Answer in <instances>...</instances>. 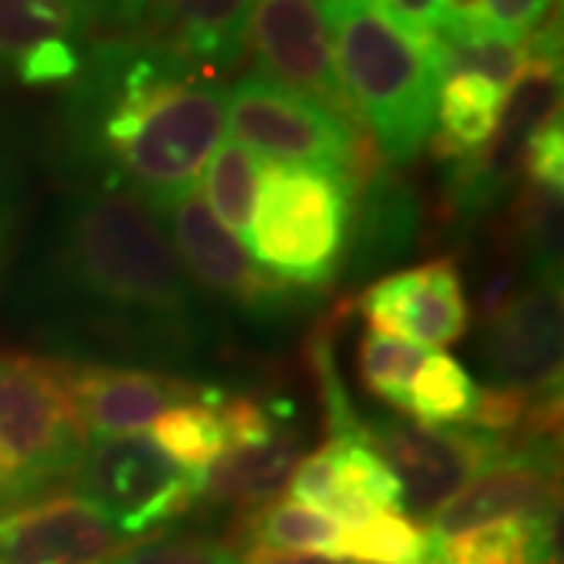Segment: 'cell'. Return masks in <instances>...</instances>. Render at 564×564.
<instances>
[{
    "label": "cell",
    "mask_w": 564,
    "mask_h": 564,
    "mask_svg": "<svg viewBox=\"0 0 564 564\" xmlns=\"http://www.w3.org/2000/svg\"><path fill=\"white\" fill-rule=\"evenodd\" d=\"M173 47L188 63L232 69L242 61L254 0H158Z\"/></svg>",
    "instance_id": "cell-17"
},
{
    "label": "cell",
    "mask_w": 564,
    "mask_h": 564,
    "mask_svg": "<svg viewBox=\"0 0 564 564\" xmlns=\"http://www.w3.org/2000/svg\"><path fill=\"white\" fill-rule=\"evenodd\" d=\"M414 236V202L392 176H373L361 202L355 254L361 270L404 258L402 251Z\"/></svg>",
    "instance_id": "cell-21"
},
{
    "label": "cell",
    "mask_w": 564,
    "mask_h": 564,
    "mask_svg": "<svg viewBox=\"0 0 564 564\" xmlns=\"http://www.w3.org/2000/svg\"><path fill=\"white\" fill-rule=\"evenodd\" d=\"M104 564H242V558L229 545L204 536H151L126 545Z\"/></svg>",
    "instance_id": "cell-29"
},
{
    "label": "cell",
    "mask_w": 564,
    "mask_h": 564,
    "mask_svg": "<svg viewBox=\"0 0 564 564\" xmlns=\"http://www.w3.org/2000/svg\"><path fill=\"white\" fill-rule=\"evenodd\" d=\"M558 502V455L549 436H530L499 455L426 521L433 543L499 521H543Z\"/></svg>",
    "instance_id": "cell-8"
},
{
    "label": "cell",
    "mask_w": 564,
    "mask_h": 564,
    "mask_svg": "<svg viewBox=\"0 0 564 564\" xmlns=\"http://www.w3.org/2000/svg\"><path fill=\"white\" fill-rule=\"evenodd\" d=\"M351 226V180L326 170L263 163L245 229L248 258L282 285L317 289L336 276Z\"/></svg>",
    "instance_id": "cell-3"
},
{
    "label": "cell",
    "mask_w": 564,
    "mask_h": 564,
    "mask_svg": "<svg viewBox=\"0 0 564 564\" xmlns=\"http://www.w3.org/2000/svg\"><path fill=\"white\" fill-rule=\"evenodd\" d=\"M552 562V518L543 521H499L458 536L440 540L426 564H549Z\"/></svg>",
    "instance_id": "cell-19"
},
{
    "label": "cell",
    "mask_w": 564,
    "mask_h": 564,
    "mask_svg": "<svg viewBox=\"0 0 564 564\" xmlns=\"http://www.w3.org/2000/svg\"><path fill=\"white\" fill-rule=\"evenodd\" d=\"M79 32V0H0V66H20L51 41Z\"/></svg>",
    "instance_id": "cell-25"
},
{
    "label": "cell",
    "mask_w": 564,
    "mask_h": 564,
    "mask_svg": "<svg viewBox=\"0 0 564 564\" xmlns=\"http://www.w3.org/2000/svg\"><path fill=\"white\" fill-rule=\"evenodd\" d=\"M299 462L302 445L285 430L267 443L232 445L204 470L202 496L236 508H263L276 502Z\"/></svg>",
    "instance_id": "cell-16"
},
{
    "label": "cell",
    "mask_w": 564,
    "mask_h": 564,
    "mask_svg": "<svg viewBox=\"0 0 564 564\" xmlns=\"http://www.w3.org/2000/svg\"><path fill=\"white\" fill-rule=\"evenodd\" d=\"M484 0H440V29L436 32H455L470 25H486Z\"/></svg>",
    "instance_id": "cell-35"
},
{
    "label": "cell",
    "mask_w": 564,
    "mask_h": 564,
    "mask_svg": "<svg viewBox=\"0 0 564 564\" xmlns=\"http://www.w3.org/2000/svg\"><path fill=\"white\" fill-rule=\"evenodd\" d=\"M345 527L317 508L285 499L263 505L251 521V543L276 552H314L339 558Z\"/></svg>",
    "instance_id": "cell-26"
},
{
    "label": "cell",
    "mask_w": 564,
    "mask_h": 564,
    "mask_svg": "<svg viewBox=\"0 0 564 564\" xmlns=\"http://www.w3.org/2000/svg\"><path fill=\"white\" fill-rule=\"evenodd\" d=\"M480 386L455 358L430 351L411 380L408 414L421 426H470Z\"/></svg>",
    "instance_id": "cell-22"
},
{
    "label": "cell",
    "mask_w": 564,
    "mask_h": 564,
    "mask_svg": "<svg viewBox=\"0 0 564 564\" xmlns=\"http://www.w3.org/2000/svg\"><path fill=\"white\" fill-rule=\"evenodd\" d=\"M433 540L426 527L408 514L389 511L358 527H345L339 558L355 564H426Z\"/></svg>",
    "instance_id": "cell-27"
},
{
    "label": "cell",
    "mask_w": 564,
    "mask_h": 564,
    "mask_svg": "<svg viewBox=\"0 0 564 564\" xmlns=\"http://www.w3.org/2000/svg\"><path fill=\"white\" fill-rule=\"evenodd\" d=\"M502 104L505 95L492 82L474 73H448L436 104V120H440L436 148L455 158L486 151L489 141L499 135Z\"/></svg>",
    "instance_id": "cell-18"
},
{
    "label": "cell",
    "mask_w": 564,
    "mask_h": 564,
    "mask_svg": "<svg viewBox=\"0 0 564 564\" xmlns=\"http://www.w3.org/2000/svg\"><path fill=\"white\" fill-rule=\"evenodd\" d=\"M63 389L91 440L139 433L185 402H198L195 386L132 367H73L57 364Z\"/></svg>",
    "instance_id": "cell-15"
},
{
    "label": "cell",
    "mask_w": 564,
    "mask_h": 564,
    "mask_svg": "<svg viewBox=\"0 0 564 564\" xmlns=\"http://www.w3.org/2000/svg\"><path fill=\"white\" fill-rule=\"evenodd\" d=\"M163 232L173 245L188 280L204 285L207 292L226 302L242 304L251 314H276L280 307L295 302L292 289L263 273L248 258L245 245L223 226L198 192L170 204L161 214Z\"/></svg>",
    "instance_id": "cell-11"
},
{
    "label": "cell",
    "mask_w": 564,
    "mask_h": 564,
    "mask_svg": "<svg viewBox=\"0 0 564 564\" xmlns=\"http://www.w3.org/2000/svg\"><path fill=\"white\" fill-rule=\"evenodd\" d=\"M226 126L232 141L261 161L326 170L343 180H355L361 161L358 132L345 113L263 76L226 91Z\"/></svg>",
    "instance_id": "cell-4"
},
{
    "label": "cell",
    "mask_w": 564,
    "mask_h": 564,
    "mask_svg": "<svg viewBox=\"0 0 564 564\" xmlns=\"http://www.w3.org/2000/svg\"><path fill=\"white\" fill-rule=\"evenodd\" d=\"M404 32L433 39L440 29V0H377Z\"/></svg>",
    "instance_id": "cell-33"
},
{
    "label": "cell",
    "mask_w": 564,
    "mask_h": 564,
    "mask_svg": "<svg viewBox=\"0 0 564 564\" xmlns=\"http://www.w3.org/2000/svg\"><path fill=\"white\" fill-rule=\"evenodd\" d=\"M35 492H41L39 486L22 480L20 474H13V470H7V467H0V511L20 505L22 499H29V496H35Z\"/></svg>",
    "instance_id": "cell-37"
},
{
    "label": "cell",
    "mask_w": 564,
    "mask_h": 564,
    "mask_svg": "<svg viewBox=\"0 0 564 564\" xmlns=\"http://www.w3.org/2000/svg\"><path fill=\"white\" fill-rule=\"evenodd\" d=\"M242 564H355L348 558H333V555H314V552H276V549H261L251 545L245 552Z\"/></svg>",
    "instance_id": "cell-36"
},
{
    "label": "cell",
    "mask_w": 564,
    "mask_h": 564,
    "mask_svg": "<svg viewBox=\"0 0 564 564\" xmlns=\"http://www.w3.org/2000/svg\"><path fill=\"white\" fill-rule=\"evenodd\" d=\"M73 477L82 499L95 505L122 540L173 521L202 496V477L170 462L144 433L91 440Z\"/></svg>",
    "instance_id": "cell-6"
},
{
    "label": "cell",
    "mask_w": 564,
    "mask_h": 564,
    "mask_svg": "<svg viewBox=\"0 0 564 564\" xmlns=\"http://www.w3.org/2000/svg\"><path fill=\"white\" fill-rule=\"evenodd\" d=\"M57 263L76 299L107 317L176 333L195 311L192 280L161 223L129 192H85L66 204Z\"/></svg>",
    "instance_id": "cell-1"
},
{
    "label": "cell",
    "mask_w": 564,
    "mask_h": 564,
    "mask_svg": "<svg viewBox=\"0 0 564 564\" xmlns=\"http://www.w3.org/2000/svg\"><path fill=\"white\" fill-rule=\"evenodd\" d=\"M524 166L530 182L536 185H562L564 182V132L558 117L536 129L524 148Z\"/></svg>",
    "instance_id": "cell-30"
},
{
    "label": "cell",
    "mask_w": 564,
    "mask_h": 564,
    "mask_svg": "<svg viewBox=\"0 0 564 564\" xmlns=\"http://www.w3.org/2000/svg\"><path fill=\"white\" fill-rule=\"evenodd\" d=\"M430 351L414 343H404L386 333H367L361 343V377L364 386L380 399L408 414V392L411 380L421 370Z\"/></svg>",
    "instance_id": "cell-28"
},
{
    "label": "cell",
    "mask_w": 564,
    "mask_h": 564,
    "mask_svg": "<svg viewBox=\"0 0 564 564\" xmlns=\"http://www.w3.org/2000/svg\"><path fill=\"white\" fill-rule=\"evenodd\" d=\"M120 549V533L82 496L0 511V564H104Z\"/></svg>",
    "instance_id": "cell-14"
},
{
    "label": "cell",
    "mask_w": 564,
    "mask_h": 564,
    "mask_svg": "<svg viewBox=\"0 0 564 564\" xmlns=\"http://www.w3.org/2000/svg\"><path fill=\"white\" fill-rule=\"evenodd\" d=\"M85 445L57 364L0 358V467L44 489L76 474Z\"/></svg>",
    "instance_id": "cell-5"
},
{
    "label": "cell",
    "mask_w": 564,
    "mask_h": 564,
    "mask_svg": "<svg viewBox=\"0 0 564 564\" xmlns=\"http://www.w3.org/2000/svg\"><path fill=\"white\" fill-rule=\"evenodd\" d=\"M562 282L555 273L536 276L496 321L486 323L484 364L492 386L527 399H552L562 380Z\"/></svg>",
    "instance_id": "cell-9"
},
{
    "label": "cell",
    "mask_w": 564,
    "mask_h": 564,
    "mask_svg": "<svg viewBox=\"0 0 564 564\" xmlns=\"http://www.w3.org/2000/svg\"><path fill=\"white\" fill-rule=\"evenodd\" d=\"M518 289H521V280H518V273H514L511 267H502V270H496L492 276L480 280V292H477V311H480L484 323L496 321L505 307L511 304V299L518 295Z\"/></svg>",
    "instance_id": "cell-34"
},
{
    "label": "cell",
    "mask_w": 564,
    "mask_h": 564,
    "mask_svg": "<svg viewBox=\"0 0 564 564\" xmlns=\"http://www.w3.org/2000/svg\"><path fill=\"white\" fill-rule=\"evenodd\" d=\"M79 73V51L73 41H51L32 51L25 61L17 66V76L25 85H51V82L76 79Z\"/></svg>",
    "instance_id": "cell-31"
},
{
    "label": "cell",
    "mask_w": 564,
    "mask_h": 564,
    "mask_svg": "<svg viewBox=\"0 0 564 564\" xmlns=\"http://www.w3.org/2000/svg\"><path fill=\"white\" fill-rule=\"evenodd\" d=\"M358 304L373 333L421 348H440L462 339L470 323L462 273L448 258L377 280Z\"/></svg>",
    "instance_id": "cell-13"
},
{
    "label": "cell",
    "mask_w": 564,
    "mask_h": 564,
    "mask_svg": "<svg viewBox=\"0 0 564 564\" xmlns=\"http://www.w3.org/2000/svg\"><path fill=\"white\" fill-rule=\"evenodd\" d=\"M285 489L295 502L317 508L343 527H358L389 511L404 514L399 477L358 433H343L299 462Z\"/></svg>",
    "instance_id": "cell-12"
},
{
    "label": "cell",
    "mask_w": 564,
    "mask_h": 564,
    "mask_svg": "<svg viewBox=\"0 0 564 564\" xmlns=\"http://www.w3.org/2000/svg\"><path fill=\"white\" fill-rule=\"evenodd\" d=\"M217 392H204L202 402H185L154 421L151 440L170 462L204 480V470L226 452V426Z\"/></svg>",
    "instance_id": "cell-20"
},
{
    "label": "cell",
    "mask_w": 564,
    "mask_h": 564,
    "mask_svg": "<svg viewBox=\"0 0 564 564\" xmlns=\"http://www.w3.org/2000/svg\"><path fill=\"white\" fill-rule=\"evenodd\" d=\"M484 3L489 25L514 39H527V32L540 22L549 7V0H484Z\"/></svg>",
    "instance_id": "cell-32"
},
{
    "label": "cell",
    "mask_w": 564,
    "mask_h": 564,
    "mask_svg": "<svg viewBox=\"0 0 564 564\" xmlns=\"http://www.w3.org/2000/svg\"><path fill=\"white\" fill-rule=\"evenodd\" d=\"M317 3L329 13H339V10H351V7H361V3H370V0H317Z\"/></svg>",
    "instance_id": "cell-38"
},
{
    "label": "cell",
    "mask_w": 564,
    "mask_h": 564,
    "mask_svg": "<svg viewBox=\"0 0 564 564\" xmlns=\"http://www.w3.org/2000/svg\"><path fill=\"white\" fill-rule=\"evenodd\" d=\"M370 445L402 484L411 521H430L470 477L505 452V436L480 426H421L411 421H373L351 430Z\"/></svg>",
    "instance_id": "cell-7"
},
{
    "label": "cell",
    "mask_w": 564,
    "mask_h": 564,
    "mask_svg": "<svg viewBox=\"0 0 564 564\" xmlns=\"http://www.w3.org/2000/svg\"><path fill=\"white\" fill-rule=\"evenodd\" d=\"M345 101L392 163L414 161L433 139L445 73L440 44L404 32L377 0L329 13Z\"/></svg>",
    "instance_id": "cell-2"
},
{
    "label": "cell",
    "mask_w": 564,
    "mask_h": 564,
    "mask_svg": "<svg viewBox=\"0 0 564 564\" xmlns=\"http://www.w3.org/2000/svg\"><path fill=\"white\" fill-rule=\"evenodd\" d=\"M263 163L258 154L236 141H220L217 151L210 154L207 173H204V202L210 214L239 239L245 236L254 204H258V188H261Z\"/></svg>",
    "instance_id": "cell-23"
},
{
    "label": "cell",
    "mask_w": 564,
    "mask_h": 564,
    "mask_svg": "<svg viewBox=\"0 0 564 564\" xmlns=\"http://www.w3.org/2000/svg\"><path fill=\"white\" fill-rule=\"evenodd\" d=\"M433 41L440 44L445 73H474L492 82L502 95H508V88L514 85L527 63L524 39L505 35L489 22L455 29V32H436Z\"/></svg>",
    "instance_id": "cell-24"
},
{
    "label": "cell",
    "mask_w": 564,
    "mask_h": 564,
    "mask_svg": "<svg viewBox=\"0 0 564 564\" xmlns=\"http://www.w3.org/2000/svg\"><path fill=\"white\" fill-rule=\"evenodd\" d=\"M248 35L270 82L307 95L345 117L351 113L336 69L333 22L317 0H254Z\"/></svg>",
    "instance_id": "cell-10"
}]
</instances>
